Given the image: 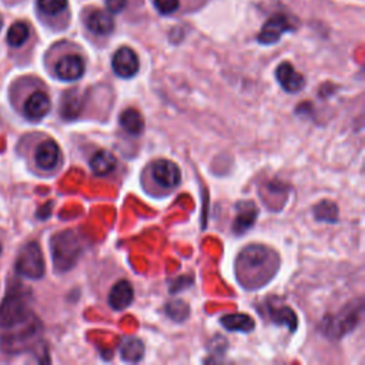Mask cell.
Instances as JSON below:
<instances>
[{
	"instance_id": "24",
	"label": "cell",
	"mask_w": 365,
	"mask_h": 365,
	"mask_svg": "<svg viewBox=\"0 0 365 365\" xmlns=\"http://www.w3.org/2000/svg\"><path fill=\"white\" fill-rule=\"evenodd\" d=\"M314 215L318 221L335 222L338 220V207L335 202L324 200L314 207Z\"/></svg>"
},
{
	"instance_id": "28",
	"label": "cell",
	"mask_w": 365,
	"mask_h": 365,
	"mask_svg": "<svg viewBox=\"0 0 365 365\" xmlns=\"http://www.w3.org/2000/svg\"><path fill=\"white\" fill-rule=\"evenodd\" d=\"M106 6L110 13H120L125 9L127 0H106Z\"/></svg>"
},
{
	"instance_id": "12",
	"label": "cell",
	"mask_w": 365,
	"mask_h": 365,
	"mask_svg": "<svg viewBox=\"0 0 365 365\" xmlns=\"http://www.w3.org/2000/svg\"><path fill=\"white\" fill-rule=\"evenodd\" d=\"M50 108H51V101L44 91L31 93L23 104V113L30 121L43 120L48 114Z\"/></svg>"
},
{
	"instance_id": "8",
	"label": "cell",
	"mask_w": 365,
	"mask_h": 365,
	"mask_svg": "<svg viewBox=\"0 0 365 365\" xmlns=\"http://www.w3.org/2000/svg\"><path fill=\"white\" fill-rule=\"evenodd\" d=\"M151 177L163 188H174L181 181V173L178 165L167 158H160L153 163Z\"/></svg>"
},
{
	"instance_id": "9",
	"label": "cell",
	"mask_w": 365,
	"mask_h": 365,
	"mask_svg": "<svg viewBox=\"0 0 365 365\" xmlns=\"http://www.w3.org/2000/svg\"><path fill=\"white\" fill-rule=\"evenodd\" d=\"M113 71L121 78H131L140 68V61L135 51L130 47H120L111 60Z\"/></svg>"
},
{
	"instance_id": "15",
	"label": "cell",
	"mask_w": 365,
	"mask_h": 365,
	"mask_svg": "<svg viewBox=\"0 0 365 365\" xmlns=\"http://www.w3.org/2000/svg\"><path fill=\"white\" fill-rule=\"evenodd\" d=\"M86 26L91 33L98 36H106L113 31L114 19L107 11L96 9L91 13H88V16L86 17Z\"/></svg>"
},
{
	"instance_id": "5",
	"label": "cell",
	"mask_w": 365,
	"mask_h": 365,
	"mask_svg": "<svg viewBox=\"0 0 365 365\" xmlns=\"http://www.w3.org/2000/svg\"><path fill=\"white\" fill-rule=\"evenodd\" d=\"M361 314H362V301L359 299L358 305L352 302L351 305L342 308L338 314H334L329 318H325L322 324V332L328 338L338 339L356 327V324L359 322Z\"/></svg>"
},
{
	"instance_id": "7",
	"label": "cell",
	"mask_w": 365,
	"mask_h": 365,
	"mask_svg": "<svg viewBox=\"0 0 365 365\" xmlns=\"http://www.w3.org/2000/svg\"><path fill=\"white\" fill-rule=\"evenodd\" d=\"M294 29H295V24L291 21V19L287 14L275 13L264 23L257 38L261 44H274L281 38L284 33L291 31Z\"/></svg>"
},
{
	"instance_id": "1",
	"label": "cell",
	"mask_w": 365,
	"mask_h": 365,
	"mask_svg": "<svg viewBox=\"0 0 365 365\" xmlns=\"http://www.w3.org/2000/svg\"><path fill=\"white\" fill-rule=\"evenodd\" d=\"M274 258H277L275 254L261 244L247 245L237 258L238 279L251 288L264 285L277 271L274 264H278V261H274Z\"/></svg>"
},
{
	"instance_id": "6",
	"label": "cell",
	"mask_w": 365,
	"mask_h": 365,
	"mask_svg": "<svg viewBox=\"0 0 365 365\" xmlns=\"http://www.w3.org/2000/svg\"><path fill=\"white\" fill-rule=\"evenodd\" d=\"M16 271L29 279H40L46 272V264L40 245L36 241L24 244L16 258Z\"/></svg>"
},
{
	"instance_id": "13",
	"label": "cell",
	"mask_w": 365,
	"mask_h": 365,
	"mask_svg": "<svg viewBox=\"0 0 365 365\" xmlns=\"http://www.w3.org/2000/svg\"><path fill=\"white\" fill-rule=\"evenodd\" d=\"M275 77L278 80V83L281 84V87L287 91V93H298L304 88L305 86V78L301 73H298L294 66L288 61L281 63L277 70H275Z\"/></svg>"
},
{
	"instance_id": "26",
	"label": "cell",
	"mask_w": 365,
	"mask_h": 365,
	"mask_svg": "<svg viewBox=\"0 0 365 365\" xmlns=\"http://www.w3.org/2000/svg\"><path fill=\"white\" fill-rule=\"evenodd\" d=\"M37 6L44 14L54 16L67 7V0H37Z\"/></svg>"
},
{
	"instance_id": "2",
	"label": "cell",
	"mask_w": 365,
	"mask_h": 365,
	"mask_svg": "<svg viewBox=\"0 0 365 365\" xmlns=\"http://www.w3.org/2000/svg\"><path fill=\"white\" fill-rule=\"evenodd\" d=\"M41 324L38 318L31 314L26 319L1 329L0 332V349L4 354L16 355L29 349L37 336L40 335Z\"/></svg>"
},
{
	"instance_id": "4",
	"label": "cell",
	"mask_w": 365,
	"mask_h": 365,
	"mask_svg": "<svg viewBox=\"0 0 365 365\" xmlns=\"http://www.w3.org/2000/svg\"><path fill=\"white\" fill-rule=\"evenodd\" d=\"M31 314L29 308V292L21 287H11L0 302V329L16 325Z\"/></svg>"
},
{
	"instance_id": "25",
	"label": "cell",
	"mask_w": 365,
	"mask_h": 365,
	"mask_svg": "<svg viewBox=\"0 0 365 365\" xmlns=\"http://www.w3.org/2000/svg\"><path fill=\"white\" fill-rule=\"evenodd\" d=\"M165 314L177 321V322H181V321H185L190 315V307L185 301L182 299H171L170 302H167L165 305Z\"/></svg>"
},
{
	"instance_id": "19",
	"label": "cell",
	"mask_w": 365,
	"mask_h": 365,
	"mask_svg": "<svg viewBox=\"0 0 365 365\" xmlns=\"http://www.w3.org/2000/svg\"><path fill=\"white\" fill-rule=\"evenodd\" d=\"M221 325L232 332H250L254 329V319L247 314H228L221 317Z\"/></svg>"
},
{
	"instance_id": "20",
	"label": "cell",
	"mask_w": 365,
	"mask_h": 365,
	"mask_svg": "<svg viewBox=\"0 0 365 365\" xmlns=\"http://www.w3.org/2000/svg\"><path fill=\"white\" fill-rule=\"evenodd\" d=\"M120 125L131 135H138L144 130V118L141 113L133 107L125 108L120 115Z\"/></svg>"
},
{
	"instance_id": "22",
	"label": "cell",
	"mask_w": 365,
	"mask_h": 365,
	"mask_svg": "<svg viewBox=\"0 0 365 365\" xmlns=\"http://www.w3.org/2000/svg\"><path fill=\"white\" fill-rule=\"evenodd\" d=\"M81 97L76 93V90H71L67 93L61 100V117L66 120H73L78 117L81 111Z\"/></svg>"
},
{
	"instance_id": "16",
	"label": "cell",
	"mask_w": 365,
	"mask_h": 365,
	"mask_svg": "<svg viewBox=\"0 0 365 365\" xmlns=\"http://www.w3.org/2000/svg\"><path fill=\"white\" fill-rule=\"evenodd\" d=\"M258 217V210L254 202H241L238 204V212L232 222V231L235 234H244L250 230Z\"/></svg>"
},
{
	"instance_id": "17",
	"label": "cell",
	"mask_w": 365,
	"mask_h": 365,
	"mask_svg": "<svg viewBox=\"0 0 365 365\" xmlns=\"http://www.w3.org/2000/svg\"><path fill=\"white\" fill-rule=\"evenodd\" d=\"M268 312H269V317L274 324L285 325L291 332L295 331L298 321H297L295 312L289 307L268 304Z\"/></svg>"
},
{
	"instance_id": "29",
	"label": "cell",
	"mask_w": 365,
	"mask_h": 365,
	"mask_svg": "<svg viewBox=\"0 0 365 365\" xmlns=\"http://www.w3.org/2000/svg\"><path fill=\"white\" fill-rule=\"evenodd\" d=\"M1 27H3V21H1V19H0V30H1Z\"/></svg>"
},
{
	"instance_id": "30",
	"label": "cell",
	"mask_w": 365,
	"mask_h": 365,
	"mask_svg": "<svg viewBox=\"0 0 365 365\" xmlns=\"http://www.w3.org/2000/svg\"><path fill=\"white\" fill-rule=\"evenodd\" d=\"M0 254H1V245H0Z\"/></svg>"
},
{
	"instance_id": "18",
	"label": "cell",
	"mask_w": 365,
	"mask_h": 365,
	"mask_svg": "<svg viewBox=\"0 0 365 365\" xmlns=\"http://www.w3.org/2000/svg\"><path fill=\"white\" fill-rule=\"evenodd\" d=\"M117 165V160L114 154L108 150L97 151L90 160V168L96 175H107L110 174Z\"/></svg>"
},
{
	"instance_id": "3",
	"label": "cell",
	"mask_w": 365,
	"mask_h": 365,
	"mask_svg": "<svg viewBox=\"0 0 365 365\" xmlns=\"http://www.w3.org/2000/svg\"><path fill=\"white\" fill-rule=\"evenodd\" d=\"M51 259L57 272L71 269L81 255V244L73 230H64L54 234L50 240Z\"/></svg>"
},
{
	"instance_id": "11",
	"label": "cell",
	"mask_w": 365,
	"mask_h": 365,
	"mask_svg": "<svg viewBox=\"0 0 365 365\" xmlns=\"http://www.w3.org/2000/svg\"><path fill=\"white\" fill-rule=\"evenodd\" d=\"M60 147L54 140L41 141L34 151V161L40 170L51 171L60 163Z\"/></svg>"
},
{
	"instance_id": "14",
	"label": "cell",
	"mask_w": 365,
	"mask_h": 365,
	"mask_svg": "<svg viewBox=\"0 0 365 365\" xmlns=\"http://www.w3.org/2000/svg\"><path fill=\"white\" fill-rule=\"evenodd\" d=\"M133 299H134V289L127 279H120L111 287L108 294V305L113 309L121 311L130 307Z\"/></svg>"
},
{
	"instance_id": "10",
	"label": "cell",
	"mask_w": 365,
	"mask_h": 365,
	"mask_svg": "<svg viewBox=\"0 0 365 365\" xmlns=\"http://www.w3.org/2000/svg\"><path fill=\"white\" fill-rule=\"evenodd\" d=\"M86 70V63L83 57L78 54H67L61 57L56 66L54 73L56 76L63 81H76L78 80Z\"/></svg>"
},
{
	"instance_id": "23",
	"label": "cell",
	"mask_w": 365,
	"mask_h": 365,
	"mask_svg": "<svg viewBox=\"0 0 365 365\" xmlns=\"http://www.w3.org/2000/svg\"><path fill=\"white\" fill-rule=\"evenodd\" d=\"M29 34H30L29 26L23 21H16L10 26L7 31V43L13 47H20L27 41Z\"/></svg>"
},
{
	"instance_id": "21",
	"label": "cell",
	"mask_w": 365,
	"mask_h": 365,
	"mask_svg": "<svg viewBox=\"0 0 365 365\" xmlns=\"http://www.w3.org/2000/svg\"><path fill=\"white\" fill-rule=\"evenodd\" d=\"M145 352L144 344L138 338H127L120 346L121 359L125 362H138L143 359Z\"/></svg>"
},
{
	"instance_id": "27",
	"label": "cell",
	"mask_w": 365,
	"mask_h": 365,
	"mask_svg": "<svg viewBox=\"0 0 365 365\" xmlns=\"http://www.w3.org/2000/svg\"><path fill=\"white\" fill-rule=\"evenodd\" d=\"M154 6L161 14H171L178 9L180 0H154Z\"/></svg>"
}]
</instances>
